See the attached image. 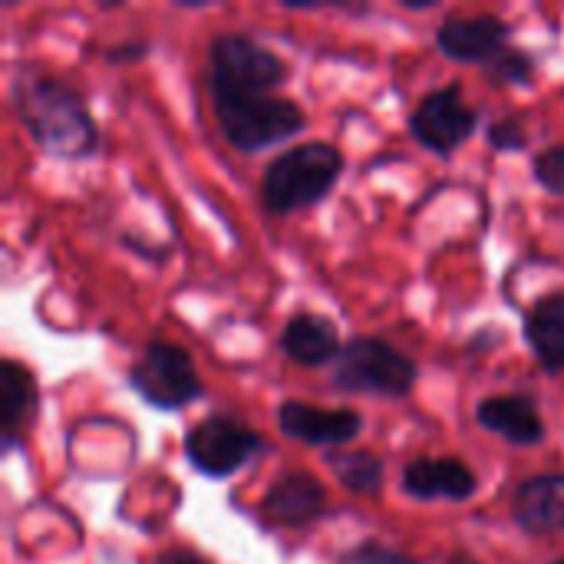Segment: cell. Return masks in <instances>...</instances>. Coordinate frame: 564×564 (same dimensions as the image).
<instances>
[{
    "label": "cell",
    "mask_w": 564,
    "mask_h": 564,
    "mask_svg": "<svg viewBox=\"0 0 564 564\" xmlns=\"http://www.w3.org/2000/svg\"><path fill=\"white\" fill-rule=\"evenodd\" d=\"M13 106L43 152L56 159H86L96 152V122L69 83L56 76H20L13 79Z\"/></svg>",
    "instance_id": "1"
},
{
    "label": "cell",
    "mask_w": 564,
    "mask_h": 564,
    "mask_svg": "<svg viewBox=\"0 0 564 564\" xmlns=\"http://www.w3.org/2000/svg\"><path fill=\"white\" fill-rule=\"evenodd\" d=\"M344 159L327 142H301L264 169L261 178V202L274 215H291L301 208L317 205L340 178Z\"/></svg>",
    "instance_id": "2"
},
{
    "label": "cell",
    "mask_w": 564,
    "mask_h": 564,
    "mask_svg": "<svg viewBox=\"0 0 564 564\" xmlns=\"http://www.w3.org/2000/svg\"><path fill=\"white\" fill-rule=\"evenodd\" d=\"M215 119L231 145L241 152H258L274 142L291 139L304 129V112L297 102L281 96H241V93H212Z\"/></svg>",
    "instance_id": "3"
},
{
    "label": "cell",
    "mask_w": 564,
    "mask_h": 564,
    "mask_svg": "<svg viewBox=\"0 0 564 564\" xmlns=\"http://www.w3.org/2000/svg\"><path fill=\"white\" fill-rule=\"evenodd\" d=\"M208 66L212 93L271 96V89L281 86L288 76L284 59L245 33H218L208 46Z\"/></svg>",
    "instance_id": "4"
},
{
    "label": "cell",
    "mask_w": 564,
    "mask_h": 564,
    "mask_svg": "<svg viewBox=\"0 0 564 564\" xmlns=\"http://www.w3.org/2000/svg\"><path fill=\"white\" fill-rule=\"evenodd\" d=\"M334 383L347 393L406 397L416 383V364L380 337H354L337 357Z\"/></svg>",
    "instance_id": "5"
},
{
    "label": "cell",
    "mask_w": 564,
    "mask_h": 564,
    "mask_svg": "<svg viewBox=\"0 0 564 564\" xmlns=\"http://www.w3.org/2000/svg\"><path fill=\"white\" fill-rule=\"evenodd\" d=\"M129 387L149 406H159V410H178L202 397V380L195 373L188 350L169 340H152L142 350V357L129 370Z\"/></svg>",
    "instance_id": "6"
},
{
    "label": "cell",
    "mask_w": 564,
    "mask_h": 564,
    "mask_svg": "<svg viewBox=\"0 0 564 564\" xmlns=\"http://www.w3.org/2000/svg\"><path fill=\"white\" fill-rule=\"evenodd\" d=\"M261 449V436L231 416H208L185 433L188 463L212 479L238 473Z\"/></svg>",
    "instance_id": "7"
},
{
    "label": "cell",
    "mask_w": 564,
    "mask_h": 564,
    "mask_svg": "<svg viewBox=\"0 0 564 564\" xmlns=\"http://www.w3.org/2000/svg\"><path fill=\"white\" fill-rule=\"evenodd\" d=\"M476 122H479V116L463 102L456 86H446V89L423 96L410 116L413 135L440 155L456 152L476 132Z\"/></svg>",
    "instance_id": "8"
},
{
    "label": "cell",
    "mask_w": 564,
    "mask_h": 564,
    "mask_svg": "<svg viewBox=\"0 0 564 564\" xmlns=\"http://www.w3.org/2000/svg\"><path fill=\"white\" fill-rule=\"evenodd\" d=\"M278 423L291 440H301L307 446H347L364 430V416L354 410H324L297 400L281 403Z\"/></svg>",
    "instance_id": "9"
},
{
    "label": "cell",
    "mask_w": 564,
    "mask_h": 564,
    "mask_svg": "<svg viewBox=\"0 0 564 564\" xmlns=\"http://www.w3.org/2000/svg\"><path fill=\"white\" fill-rule=\"evenodd\" d=\"M436 43L446 56L463 63H492L509 43V23L492 13L453 17L440 26Z\"/></svg>",
    "instance_id": "10"
},
{
    "label": "cell",
    "mask_w": 564,
    "mask_h": 564,
    "mask_svg": "<svg viewBox=\"0 0 564 564\" xmlns=\"http://www.w3.org/2000/svg\"><path fill=\"white\" fill-rule=\"evenodd\" d=\"M479 489L476 473L463 459H413L403 469V492L430 502V499H449L466 502Z\"/></svg>",
    "instance_id": "11"
},
{
    "label": "cell",
    "mask_w": 564,
    "mask_h": 564,
    "mask_svg": "<svg viewBox=\"0 0 564 564\" xmlns=\"http://www.w3.org/2000/svg\"><path fill=\"white\" fill-rule=\"evenodd\" d=\"M476 420H479V426H486L489 433H496L516 446H535L545 440V423L539 416V406L525 393L482 400L476 406Z\"/></svg>",
    "instance_id": "12"
},
{
    "label": "cell",
    "mask_w": 564,
    "mask_h": 564,
    "mask_svg": "<svg viewBox=\"0 0 564 564\" xmlns=\"http://www.w3.org/2000/svg\"><path fill=\"white\" fill-rule=\"evenodd\" d=\"M261 509L274 525H307L324 512V486L307 473H284L268 489Z\"/></svg>",
    "instance_id": "13"
},
{
    "label": "cell",
    "mask_w": 564,
    "mask_h": 564,
    "mask_svg": "<svg viewBox=\"0 0 564 564\" xmlns=\"http://www.w3.org/2000/svg\"><path fill=\"white\" fill-rule=\"evenodd\" d=\"M512 512L525 532H564V476H535L522 482L512 499Z\"/></svg>",
    "instance_id": "14"
},
{
    "label": "cell",
    "mask_w": 564,
    "mask_h": 564,
    "mask_svg": "<svg viewBox=\"0 0 564 564\" xmlns=\"http://www.w3.org/2000/svg\"><path fill=\"white\" fill-rule=\"evenodd\" d=\"M281 350L301 364V367H321L334 357H340V334L337 327L321 314H297L281 330Z\"/></svg>",
    "instance_id": "15"
},
{
    "label": "cell",
    "mask_w": 564,
    "mask_h": 564,
    "mask_svg": "<svg viewBox=\"0 0 564 564\" xmlns=\"http://www.w3.org/2000/svg\"><path fill=\"white\" fill-rule=\"evenodd\" d=\"M36 410V383L33 373L17 364L3 360L0 364V423H3V449L17 443V430L33 416Z\"/></svg>",
    "instance_id": "16"
},
{
    "label": "cell",
    "mask_w": 564,
    "mask_h": 564,
    "mask_svg": "<svg viewBox=\"0 0 564 564\" xmlns=\"http://www.w3.org/2000/svg\"><path fill=\"white\" fill-rule=\"evenodd\" d=\"M525 340L532 344L545 370H564V294H552L529 311Z\"/></svg>",
    "instance_id": "17"
},
{
    "label": "cell",
    "mask_w": 564,
    "mask_h": 564,
    "mask_svg": "<svg viewBox=\"0 0 564 564\" xmlns=\"http://www.w3.org/2000/svg\"><path fill=\"white\" fill-rule=\"evenodd\" d=\"M330 469L340 479V486H347L350 492H360V496H377L383 486V463L370 453L330 456Z\"/></svg>",
    "instance_id": "18"
},
{
    "label": "cell",
    "mask_w": 564,
    "mask_h": 564,
    "mask_svg": "<svg viewBox=\"0 0 564 564\" xmlns=\"http://www.w3.org/2000/svg\"><path fill=\"white\" fill-rule=\"evenodd\" d=\"M492 76L506 79V83H525L532 76V56L525 50H516V46H506L492 63H489Z\"/></svg>",
    "instance_id": "19"
},
{
    "label": "cell",
    "mask_w": 564,
    "mask_h": 564,
    "mask_svg": "<svg viewBox=\"0 0 564 564\" xmlns=\"http://www.w3.org/2000/svg\"><path fill=\"white\" fill-rule=\"evenodd\" d=\"M535 178L549 192L564 195V145H552V149L535 155Z\"/></svg>",
    "instance_id": "20"
},
{
    "label": "cell",
    "mask_w": 564,
    "mask_h": 564,
    "mask_svg": "<svg viewBox=\"0 0 564 564\" xmlns=\"http://www.w3.org/2000/svg\"><path fill=\"white\" fill-rule=\"evenodd\" d=\"M337 564H416V562H413L410 555L397 552V549L380 545V542H364V545H357V549L344 552Z\"/></svg>",
    "instance_id": "21"
},
{
    "label": "cell",
    "mask_w": 564,
    "mask_h": 564,
    "mask_svg": "<svg viewBox=\"0 0 564 564\" xmlns=\"http://www.w3.org/2000/svg\"><path fill=\"white\" fill-rule=\"evenodd\" d=\"M489 142L492 149H502V152H516V149H525V129L519 119H502V122H492L489 126Z\"/></svg>",
    "instance_id": "22"
},
{
    "label": "cell",
    "mask_w": 564,
    "mask_h": 564,
    "mask_svg": "<svg viewBox=\"0 0 564 564\" xmlns=\"http://www.w3.org/2000/svg\"><path fill=\"white\" fill-rule=\"evenodd\" d=\"M142 50H145V43H135V46H112V50L106 53V59H139Z\"/></svg>",
    "instance_id": "23"
},
{
    "label": "cell",
    "mask_w": 564,
    "mask_h": 564,
    "mask_svg": "<svg viewBox=\"0 0 564 564\" xmlns=\"http://www.w3.org/2000/svg\"><path fill=\"white\" fill-rule=\"evenodd\" d=\"M155 564H208L205 558H198V555H192V552H169V555H162Z\"/></svg>",
    "instance_id": "24"
},
{
    "label": "cell",
    "mask_w": 564,
    "mask_h": 564,
    "mask_svg": "<svg viewBox=\"0 0 564 564\" xmlns=\"http://www.w3.org/2000/svg\"><path fill=\"white\" fill-rule=\"evenodd\" d=\"M558 564H564V562H558Z\"/></svg>",
    "instance_id": "25"
}]
</instances>
